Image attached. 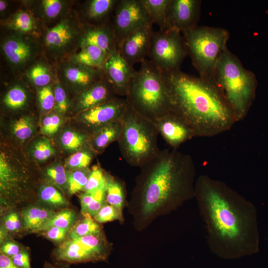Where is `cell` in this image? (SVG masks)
Returning <instances> with one entry per match:
<instances>
[{
    "label": "cell",
    "mask_w": 268,
    "mask_h": 268,
    "mask_svg": "<svg viewBox=\"0 0 268 268\" xmlns=\"http://www.w3.org/2000/svg\"><path fill=\"white\" fill-rule=\"evenodd\" d=\"M76 219V213L73 209L66 208L55 212L49 220L37 232H41L50 227H57L69 230Z\"/></svg>",
    "instance_id": "1f68e13d"
},
{
    "label": "cell",
    "mask_w": 268,
    "mask_h": 268,
    "mask_svg": "<svg viewBox=\"0 0 268 268\" xmlns=\"http://www.w3.org/2000/svg\"><path fill=\"white\" fill-rule=\"evenodd\" d=\"M74 57L73 62L86 67L102 69L109 55L93 45H83Z\"/></svg>",
    "instance_id": "cb8c5ba5"
},
{
    "label": "cell",
    "mask_w": 268,
    "mask_h": 268,
    "mask_svg": "<svg viewBox=\"0 0 268 268\" xmlns=\"http://www.w3.org/2000/svg\"><path fill=\"white\" fill-rule=\"evenodd\" d=\"M106 177V201L122 212L126 201L124 184L110 175Z\"/></svg>",
    "instance_id": "4316f807"
},
{
    "label": "cell",
    "mask_w": 268,
    "mask_h": 268,
    "mask_svg": "<svg viewBox=\"0 0 268 268\" xmlns=\"http://www.w3.org/2000/svg\"><path fill=\"white\" fill-rule=\"evenodd\" d=\"M46 173L49 179L59 188L67 187V175L62 165L58 164L49 167Z\"/></svg>",
    "instance_id": "60d3db41"
},
{
    "label": "cell",
    "mask_w": 268,
    "mask_h": 268,
    "mask_svg": "<svg viewBox=\"0 0 268 268\" xmlns=\"http://www.w3.org/2000/svg\"><path fill=\"white\" fill-rule=\"evenodd\" d=\"M27 95L25 90L19 86H15L10 89L3 99L5 105L11 109L21 108L26 103Z\"/></svg>",
    "instance_id": "836d02e7"
},
{
    "label": "cell",
    "mask_w": 268,
    "mask_h": 268,
    "mask_svg": "<svg viewBox=\"0 0 268 268\" xmlns=\"http://www.w3.org/2000/svg\"><path fill=\"white\" fill-rule=\"evenodd\" d=\"M122 121V130L117 140L121 155L129 165L140 168L160 151L159 132L154 123L128 103Z\"/></svg>",
    "instance_id": "8992f818"
},
{
    "label": "cell",
    "mask_w": 268,
    "mask_h": 268,
    "mask_svg": "<svg viewBox=\"0 0 268 268\" xmlns=\"http://www.w3.org/2000/svg\"><path fill=\"white\" fill-rule=\"evenodd\" d=\"M69 230L57 227H52L41 232L49 240L61 244L66 239Z\"/></svg>",
    "instance_id": "c3c4849f"
},
{
    "label": "cell",
    "mask_w": 268,
    "mask_h": 268,
    "mask_svg": "<svg viewBox=\"0 0 268 268\" xmlns=\"http://www.w3.org/2000/svg\"><path fill=\"white\" fill-rule=\"evenodd\" d=\"M7 26L19 33L28 34L35 30V21L29 13L20 11L14 13L7 22Z\"/></svg>",
    "instance_id": "4dcf8cb0"
},
{
    "label": "cell",
    "mask_w": 268,
    "mask_h": 268,
    "mask_svg": "<svg viewBox=\"0 0 268 268\" xmlns=\"http://www.w3.org/2000/svg\"><path fill=\"white\" fill-rule=\"evenodd\" d=\"M82 31L71 19H64L45 33V45L53 54H65L70 51L77 38L81 39Z\"/></svg>",
    "instance_id": "5bb4252c"
},
{
    "label": "cell",
    "mask_w": 268,
    "mask_h": 268,
    "mask_svg": "<svg viewBox=\"0 0 268 268\" xmlns=\"http://www.w3.org/2000/svg\"><path fill=\"white\" fill-rule=\"evenodd\" d=\"M104 74L103 69L78 64L67 65L63 71V76L68 83L83 91L99 81Z\"/></svg>",
    "instance_id": "ffe728a7"
},
{
    "label": "cell",
    "mask_w": 268,
    "mask_h": 268,
    "mask_svg": "<svg viewBox=\"0 0 268 268\" xmlns=\"http://www.w3.org/2000/svg\"><path fill=\"white\" fill-rule=\"evenodd\" d=\"M163 73L171 90L172 111L189 126L195 137L218 135L230 130L237 122L213 82L180 69Z\"/></svg>",
    "instance_id": "3957f363"
},
{
    "label": "cell",
    "mask_w": 268,
    "mask_h": 268,
    "mask_svg": "<svg viewBox=\"0 0 268 268\" xmlns=\"http://www.w3.org/2000/svg\"><path fill=\"white\" fill-rule=\"evenodd\" d=\"M140 168L129 203L137 230L194 198L197 179L193 158L176 149L160 150Z\"/></svg>",
    "instance_id": "7a4b0ae2"
},
{
    "label": "cell",
    "mask_w": 268,
    "mask_h": 268,
    "mask_svg": "<svg viewBox=\"0 0 268 268\" xmlns=\"http://www.w3.org/2000/svg\"><path fill=\"white\" fill-rule=\"evenodd\" d=\"M153 24H150L132 32L120 44L119 51L132 67L141 63L148 57L154 33Z\"/></svg>",
    "instance_id": "4fadbf2b"
},
{
    "label": "cell",
    "mask_w": 268,
    "mask_h": 268,
    "mask_svg": "<svg viewBox=\"0 0 268 268\" xmlns=\"http://www.w3.org/2000/svg\"><path fill=\"white\" fill-rule=\"evenodd\" d=\"M106 188V177L102 169L97 166L93 167L85 186L84 192H91L100 189Z\"/></svg>",
    "instance_id": "8d00e7d4"
},
{
    "label": "cell",
    "mask_w": 268,
    "mask_h": 268,
    "mask_svg": "<svg viewBox=\"0 0 268 268\" xmlns=\"http://www.w3.org/2000/svg\"><path fill=\"white\" fill-rule=\"evenodd\" d=\"M118 97L116 91L106 75L81 92L78 107L82 111Z\"/></svg>",
    "instance_id": "d6986e66"
},
{
    "label": "cell",
    "mask_w": 268,
    "mask_h": 268,
    "mask_svg": "<svg viewBox=\"0 0 268 268\" xmlns=\"http://www.w3.org/2000/svg\"><path fill=\"white\" fill-rule=\"evenodd\" d=\"M98 223H103L118 220L123 221V212L120 211L116 207L105 203L96 215L93 217Z\"/></svg>",
    "instance_id": "f35d334b"
},
{
    "label": "cell",
    "mask_w": 268,
    "mask_h": 268,
    "mask_svg": "<svg viewBox=\"0 0 268 268\" xmlns=\"http://www.w3.org/2000/svg\"><path fill=\"white\" fill-rule=\"evenodd\" d=\"M194 198L214 255L235 260L258 252L256 212L250 201L224 182L206 175L197 178Z\"/></svg>",
    "instance_id": "6da1fadb"
},
{
    "label": "cell",
    "mask_w": 268,
    "mask_h": 268,
    "mask_svg": "<svg viewBox=\"0 0 268 268\" xmlns=\"http://www.w3.org/2000/svg\"><path fill=\"white\" fill-rule=\"evenodd\" d=\"M87 136L74 131H66L61 137V143L65 149L76 150L80 148L86 140Z\"/></svg>",
    "instance_id": "ab89813d"
},
{
    "label": "cell",
    "mask_w": 268,
    "mask_h": 268,
    "mask_svg": "<svg viewBox=\"0 0 268 268\" xmlns=\"http://www.w3.org/2000/svg\"><path fill=\"white\" fill-rule=\"evenodd\" d=\"M182 35L188 54L200 77L213 82L217 64L227 48L228 31L222 28L197 26Z\"/></svg>",
    "instance_id": "52a82bcc"
},
{
    "label": "cell",
    "mask_w": 268,
    "mask_h": 268,
    "mask_svg": "<svg viewBox=\"0 0 268 268\" xmlns=\"http://www.w3.org/2000/svg\"><path fill=\"white\" fill-rule=\"evenodd\" d=\"M21 250L17 244L11 241L4 242L0 247V253L10 258L18 254Z\"/></svg>",
    "instance_id": "f907efd6"
},
{
    "label": "cell",
    "mask_w": 268,
    "mask_h": 268,
    "mask_svg": "<svg viewBox=\"0 0 268 268\" xmlns=\"http://www.w3.org/2000/svg\"><path fill=\"white\" fill-rule=\"evenodd\" d=\"M38 95L40 105L43 110H50L55 105L54 93L51 86L43 87L39 91Z\"/></svg>",
    "instance_id": "ee69618b"
},
{
    "label": "cell",
    "mask_w": 268,
    "mask_h": 268,
    "mask_svg": "<svg viewBox=\"0 0 268 268\" xmlns=\"http://www.w3.org/2000/svg\"><path fill=\"white\" fill-rule=\"evenodd\" d=\"M1 51L9 64L22 68L34 59L38 54V46L30 37L23 33H13L4 39Z\"/></svg>",
    "instance_id": "7c38bea8"
},
{
    "label": "cell",
    "mask_w": 268,
    "mask_h": 268,
    "mask_svg": "<svg viewBox=\"0 0 268 268\" xmlns=\"http://www.w3.org/2000/svg\"><path fill=\"white\" fill-rule=\"evenodd\" d=\"M14 135L20 140L29 138L34 130V125L31 120L27 117H22L17 119L12 127Z\"/></svg>",
    "instance_id": "74e56055"
},
{
    "label": "cell",
    "mask_w": 268,
    "mask_h": 268,
    "mask_svg": "<svg viewBox=\"0 0 268 268\" xmlns=\"http://www.w3.org/2000/svg\"><path fill=\"white\" fill-rule=\"evenodd\" d=\"M102 69L117 95L126 97L136 72L133 67L128 64L118 50L109 55Z\"/></svg>",
    "instance_id": "2e32d148"
},
{
    "label": "cell",
    "mask_w": 268,
    "mask_h": 268,
    "mask_svg": "<svg viewBox=\"0 0 268 268\" xmlns=\"http://www.w3.org/2000/svg\"><path fill=\"white\" fill-rule=\"evenodd\" d=\"M152 24L158 25L159 30H169L168 14L171 0H141Z\"/></svg>",
    "instance_id": "484cf974"
},
{
    "label": "cell",
    "mask_w": 268,
    "mask_h": 268,
    "mask_svg": "<svg viewBox=\"0 0 268 268\" xmlns=\"http://www.w3.org/2000/svg\"><path fill=\"white\" fill-rule=\"evenodd\" d=\"M0 268H19L12 262L11 258L0 253Z\"/></svg>",
    "instance_id": "816d5d0a"
},
{
    "label": "cell",
    "mask_w": 268,
    "mask_h": 268,
    "mask_svg": "<svg viewBox=\"0 0 268 268\" xmlns=\"http://www.w3.org/2000/svg\"><path fill=\"white\" fill-rule=\"evenodd\" d=\"M42 16L47 19H53L60 16L66 7V1L61 0H43L40 5Z\"/></svg>",
    "instance_id": "e575fe53"
},
{
    "label": "cell",
    "mask_w": 268,
    "mask_h": 268,
    "mask_svg": "<svg viewBox=\"0 0 268 268\" xmlns=\"http://www.w3.org/2000/svg\"><path fill=\"white\" fill-rule=\"evenodd\" d=\"M127 106L125 98L117 97L82 111L80 118L94 134L110 123L121 120Z\"/></svg>",
    "instance_id": "8fae6325"
},
{
    "label": "cell",
    "mask_w": 268,
    "mask_h": 268,
    "mask_svg": "<svg viewBox=\"0 0 268 268\" xmlns=\"http://www.w3.org/2000/svg\"><path fill=\"white\" fill-rule=\"evenodd\" d=\"M119 0H90L86 1L83 15L87 25H99L110 21Z\"/></svg>",
    "instance_id": "44dd1931"
},
{
    "label": "cell",
    "mask_w": 268,
    "mask_h": 268,
    "mask_svg": "<svg viewBox=\"0 0 268 268\" xmlns=\"http://www.w3.org/2000/svg\"><path fill=\"white\" fill-rule=\"evenodd\" d=\"M10 166L6 156L0 155V187L1 195L10 199L17 196L20 190V180L16 170Z\"/></svg>",
    "instance_id": "603a6c76"
},
{
    "label": "cell",
    "mask_w": 268,
    "mask_h": 268,
    "mask_svg": "<svg viewBox=\"0 0 268 268\" xmlns=\"http://www.w3.org/2000/svg\"><path fill=\"white\" fill-rule=\"evenodd\" d=\"M213 82L232 110L236 122L243 120L255 99L257 81L227 48L215 68Z\"/></svg>",
    "instance_id": "5b68a950"
},
{
    "label": "cell",
    "mask_w": 268,
    "mask_h": 268,
    "mask_svg": "<svg viewBox=\"0 0 268 268\" xmlns=\"http://www.w3.org/2000/svg\"><path fill=\"white\" fill-rule=\"evenodd\" d=\"M154 123L159 134L173 149H177L183 143L195 137L189 126L173 111Z\"/></svg>",
    "instance_id": "e0dca14e"
},
{
    "label": "cell",
    "mask_w": 268,
    "mask_h": 268,
    "mask_svg": "<svg viewBox=\"0 0 268 268\" xmlns=\"http://www.w3.org/2000/svg\"><path fill=\"white\" fill-rule=\"evenodd\" d=\"M111 23L119 46L132 32L153 24L141 0H119Z\"/></svg>",
    "instance_id": "30bf717a"
},
{
    "label": "cell",
    "mask_w": 268,
    "mask_h": 268,
    "mask_svg": "<svg viewBox=\"0 0 268 268\" xmlns=\"http://www.w3.org/2000/svg\"><path fill=\"white\" fill-rule=\"evenodd\" d=\"M28 74L32 81L38 86H46L51 80L50 71L43 63H39L34 65L29 70Z\"/></svg>",
    "instance_id": "d590c367"
},
{
    "label": "cell",
    "mask_w": 268,
    "mask_h": 268,
    "mask_svg": "<svg viewBox=\"0 0 268 268\" xmlns=\"http://www.w3.org/2000/svg\"><path fill=\"white\" fill-rule=\"evenodd\" d=\"M39 198L46 207L51 209L65 208L68 204V201L61 192L51 185H45L40 189Z\"/></svg>",
    "instance_id": "f546056e"
},
{
    "label": "cell",
    "mask_w": 268,
    "mask_h": 268,
    "mask_svg": "<svg viewBox=\"0 0 268 268\" xmlns=\"http://www.w3.org/2000/svg\"><path fill=\"white\" fill-rule=\"evenodd\" d=\"M181 33L174 29L154 31L148 57L162 72L179 70L188 55Z\"/></svg>",
    "instance_id": "9c48e42d"
},
{
    "label": "cell",
    "mask_w": 268,
    "mask_h": 268,
    "mask_svg": "<svg viewBox=\"0 0 268 268\" xmlns=\"http://www.w3.org/2000/svg\"><path fill=\"white\" fill-rule=\"evenodd\" d=\"M92 158V154L90 151H78L69 157L67 165L71 168L85 169L90 163Z\"/></svg>",
    "instance_id": "7bdbcfd3"
},
{
    "label": "cell",
    "mask_w": 268,
    "mask_h": 268,
    "mask_svg": "<svg viewBox=\"0 0 268 268\" xmlns=\"http://www.w3.org/2000/svg\"><path fill=\"white\" fill-rule=\"evenodd\" d=\"M7 6V3L6 1L4 0H0V12H3L6 8Z\"/></svg>",
    "instance_id": "f5cc1de1"
},
{
    "label": "cell",
    "mask_w": 268,
    "mask_h": 268,
    "mask_svg": "<svg viewBox=\"0 0 268 268\" xmlns=\"http://www.w3.org/2000/svg\"><path fill=\"white\" fill-rule=\"evenodd\" d=\"M111 246L103 232L74 239L67 238L56 250L57 260L68 263L105 261Z\"/></svg>",
    "instance_id": "ba28073f"
},
{
    "label": "cell",
    "mask_w": 268,
    "mask_h": 268,
    "mask_svg": "<svg viewBox=\"0 0 268 268\" xmlns=\"http://www.w3.org/2000/svg\"><path fill=\"white\" fill-rule=\"evenodd\" d=\"M82 218L69 229L67 237L74 239L80 237L102 232L101 228L95 220L88 214H83Z\"/></svg>",
    "instance_id": "f1b7e54d"
},
{
    "label": "cell",
    "mask_w": 268,
    "mask_h": 268,
    "mask_svg": "<svg viewBox=\"0 0 268 268\" xmlns=\"http://www.w3.org/2000/svg\"><path fill=\"white\" fill-rule=\"evenodd\" d=\"M201 5L200 0H171L168 14L169 29L182 33L197 26Z\"/></svg>",
    "instance_id": "9a60e30c"
},
{
    "label": "cell",
    "mask_w": 268,
    "mask_h": 268,
    "mask_svg": "<svg viewBox=\"0 0 268 268\" xmlns=\"http://www.w3.org/2000/svg\"><path fill=\"white\" fill-rule=\"evenodd\" d=\"M106 188H104L81 194L79 199L82 214H88L93 217L106 203Z\"/></svg>",
    "instance_id": "83f0119b"
},
{
    "label": "cell",
    "mask_w": 268,
    "mask_h": 268,
    "mask_svg": "<svg viewBox=\"0 0 268 268\" xmlns=\"http://www.w3.org/2000/svg\"><path fill=\"white\" fill-rule=\"evenodd\" d=\"M3 226L6 231L17 232L23 226L22 219L16 212L12 211L3 217Z\"/></svg>",
    "instance_id": "bcb514c9"
},
{
    "label": "cell",
    "mask_w": 268,
    "mask_h": 268,
    "mask_svg": "<svg viewBox=\"0 0 268 268\" xmlns=\"http://www.w3.org/2000/svg\"><path fill=\"white\" fill-rule=\"evenodd\" d=\"M13 263L19 268H31L29 254L26 250L21 251L10 258Z\"/></svg>",
    "instance_id": "681fc988"
},
{
    "label": "cell",
    "mask_w": 268,
    "mask_h": 268,
    "mask_svg": "<svg viewBox=\"0 0 268 268\" xmlns=\"http://www.w3.org/2000/svg\"><path fill=\"white\" fill-rule=\"evenodd\" d=\"M55 213L53 209L45 206L29 205L21 212L23 228L27 231L37 232Z\"/></svg>",
    "instance_id": "7402d4cb"
},
{
    "label": "cell",
    "mask_w": 268,
    "mask_h": 268,
    "mask_svg": "<svg viewBox=\"0 0 268 268\" xmlns=\"http://www.w3.org/2000/svg\"><path fill=\"white\" fill-rule=\"evenodd\" d=\"M54 153V149L50 141L47 139H42L37 141L33 149L34 157L40 161L48 159Z\"/></svg>",
    "instance_id": "b9f144b4"
},
{
    "label": "cell",
    "mask_w": 268,
    "mask_h": 268,
    "mask_svg": "<svg viewBox=\"0 0 268 268\" xmlns=\"http://www.w3.org/2000/svg\"><path fill=\"white\" fill-rule=\"evenodd\" d=\"M123 128L122 119L110 123L92 134L91 146L95 150H101L110 143L118 140Z\"/></svg>",
    "instance_id": "d4e9b609"
},
{
    "label": "cell",
    "mask_w": 268,
    "mask_h": 268,
    "mask_svg": "<svg viewBox=\"0 0 268 268\" xmlns=\"http://www.w3.org/2000/svg\"><path fill=\"white\" fill-rule=\"evenodd\" d=\"M140 64L125 99L135 111L154 123L172 111L171 90L163 73L149 60Z\"/></svg>",
    "instance_id": "277c9868"
},
{
    "label": "cell",
    "mask_w": 268,
    "mask_h": 268,
    "mask_svg": "<svg viewBox=\"0 0 268 268\" xmlns=\"http://www.w3.org/2000/svg\"><path fill=\"white\" fill-rule=\"evenodd\" d=\"M44 268H62L55 266L49 263H46L44 266Z\"/></svg>",
    "instance_id": "db71d44e"
},
{
    "label": "cell",
    "mask_w": 268,
    "mask_h": 268,
    "mask_svg": "<svg viewBox=\"0 0 268 268\" xmlns=\"http://www.w3.org/2000/svg\"><path fill=\"white\" fill-rule=\"evenodd\" d=\"M91 171L76 170L67 175V190L68 194H74L83 190Z\"/></svg>",
    "instance_id": "d6a6232c"
},
{
    "label": "cell",
    "mask_w": 268,
    "mask_h": 268,
    "mask_svg": "<svg viewBox=\"0 0 268 268\" xmlns=\"http://www.w3.org/2000/svg\"><path fill=\"white\" fill-rule=\"evenodd\" d=\"M54 93L56 109L59 113L64 114L67 110L68 102L64 89L58 82L56 83Z\"/></svg>",
    "instance_id": "f6af8a7d"
},
{
    "label": "cell",
    "mask_w": 268,
    "mask_h": 268,
    "mask_svg": "<svg viewBox=\"0 0 268 268\" xmlns=\"http://www.w3.org/2000/svg\"><path fill=\"white\" fill-rule=\"evenodd\" d=\"M80 46L93 45L110 55L119 50V44L111 21L99 25H85L81 35Z\"/></svg>",
    "instance_id": "ac0fdd59"
},
{
    "label": "cell",
    "mask_w": 268,
    "mask_h": 268,
    "mask_svg": "<svg viewBox=\"0 0 268 268\" xmlns=\"http://www.w3.org/2000/svg\"><path fill=\"white\" fill-rule=\"evenodd\" d=\"M61 120L59 116L52 115L44 118L43 121L41 132L46 135H51L58 130Z\"/></svg>",
    "instance_id": "7dc6e473"
}]
</instances>
